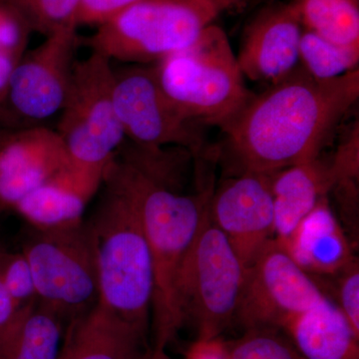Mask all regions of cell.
I'll use <instances>...</instances> for the list:
<instances>
[{"instance_id":"6da1fadb","label":"cell","mask_w":359,"mask_h":359,"mask_svg":"<svg viewBox=\"0 0 359 359\" xmlns=\"http://www.w3.org/2000/svg\"><path fill=\"white\" fill-rule=\"evenodd\" d=\"M358 98L359 69L320 80L299 66L222 128L236 173L271 175L316 159Z\"/></svg>"},{"instance_id":"7a4b0ae2","label":"cell","mask_w":359,"mask_h":359,"mask_svg":"<svg viewBox=\"0 0 359 359\" xmlns=\"http://www.w3.org/2000/svg\"><path fill=\"white\" fill-rule=\"evenodd\" d=\"M100 202L88 222L95 245L99 304L122 320L149 330L152 259L129 168L114 155L103 174Z\"/></svg>"},{"instance_id":"3957f363","label":"cell","mask_w":359,"mask_h":359,"mask_svg":"<svg viewBox=\"0 0 359 359\" xmlns=\"http://www.w3.org/2000/svg\"><path fill=\"white\" fill-rule=\"evenodd\" d=\"M116 154L129 168L152 259L153 347L166 349L184 325L178 301L180 273L209 211L212 191L178 192L173 180L139 156L123 150Z\"/></svg>"},{"instance_id":"277c9868","label":"cell","mask_w":359,"mask_h":359,"mask_svg":"<svg viewBox=\"0 0 359 359\" xmlns=\"http://www.w3.org/2000/svg\"><path fill=\"white\" fill-rule=\"evenodd\" d=\"M153 67L167 98L198 124L223 128L254 95L245 86L228 35L214 23L190 46Z\"/></svg>"},{"instance_id":"5b68a950","label":"cell","mask_w":359,"mask_h":359,"mask_svg":"<svg viewBox=\"0 0 359 359\" xmlns=\"http://www.w3.org/2000/svg\"><path fill=\"white\" fill-rule=\"evenodd\" d=\"M228 9L224 0H143L97 28L86 43L111 61L157 63L193 44Z\"/></svg>"},{"instance_id":"8992f818","label":"cell","mask_w":359,"mask_h":359,"mask_svg":"<svg viewBox=\"0 0 359 359\" xmlns=\"http://www.w3.org/2000/svg\"><path fill=\"white\" fill-rule=\"evenodd\" d=\"M111 63L93 51L76 61L56 130L71 169L101 184L106 166L126 139L116 113Z\"/></svg>"},{"instance_id":"52a82bcc","label":"cell","mask_w":359,"mask_h":359,"mask_svg":"<svg viewBox=\"0 0 359 359\" xmlns=\"http://www.w3.org/2000/svg\"><path fill=\"white\" fill-rule=\"evenodd\" d=\"M245 271L208 211L182 266L178 283L184 323H193L197 339L219 337L233 325Z\"/></svg>"},{"instance_id":"ba28073f","label":"cell","mask_w":359,"mask_h":359,"mask_svg":"<svg viewBox=\"0 0 359 359\" xmlns=\"http://www.w3.org/2000/svg\"><path fill=\"white\" fill-rule=\"evenodd\" d=\"M21 252L32 269L39 304L66 325L99 304L95 245L88 224L57 230L33 229Z\"/></svg>"},{"instance_id":"9c48e42d","label":"cell","mask_w":359,"mask_h":359,"mask_svg":"<svg viewBox=\"0 0 359 359\" xmlns=\"http://www.w3.org/2000/svg\"><path fill=\"white\" fill-rule=\"evenodd\" d=\"M79 45L76 28H70L46 37L37 48L23 54L0 107V127L42 126L45 120L61 112Z\"/></svg>"},{"instance_id":"30bf717a","label":"cell","mask_w":359,"mask_h":359,"mask_svg":"<svg viewBox=\"0 0 359 359\" xmlns=\"http://www.w3.org/2000/svg\"><path fill=\"white\" fill-rule=\"evenodd\" d=\"M114 73L115 109L126 139L142 147L176 145L194 156L202 152L199 124L167 98L153 66L131 65Z\"/></svg>"},{"instance_id":"8fae6325","label":"cell","mask_w":359,"mask_h":359,"mask_svg":"<svg viewBox=\"0 0 359 359\" xmlns=\"http://www.w3.org/2000/svg\"><path fill=\"white\" fill-rule=\"evenodd\" d=\"M325 297L313 276L273 238L247 268L233 323L244 330H280L285 321Z\"/></svg>"},{"instance_id":"7c38bea8","label":"cell","mask_w":359,"mask_h":359,"mask_svg":"<svg viewBox=\"0 0 359 359\" xmlns=\"http://www.w3.org/2000/svg\"><path fill=\"white\" fill-rule=\"evenodd\" d=\"M210 217L245 269L275 238L271 175L240 172L212 193Z\"/></svg>"},{"instance_id":"4fadbf2b","label":"cell","mask_w":359,"mask_h":359,"mask_svg":"<svg viewBox=\"0 0 359 359\" xmlns=\"http://www.w3.org/2000/svg\"><path fill=\"white\" fill-rule=\"evenodd\" d=\"M302 32L290 2L264 6L245 27L237 55L245 78L271 86L289 77L301 66Z\"/></svg>"},{"instance_id":"5bb4252c","label":"cell","mask_w":359,"mask_h":359,"mask_svg":"<svg viewBox=\"0 0 359 359\" xmlns=\"http://www.w3.org/2000/svg\"><path fill=\"white\" fill-rule=\"evenodd\" d=\"M69 166L63 142L44 126L8 130L0 143V208L21 199Z\"/></svg>"},{"instance_id":"9a60e30c","label":"cell","mask_w":359,"mask_h":359,"mask_svg":"<svg viewBox=\"0 0 359 359\" xmlns=\"http://www.w3.org/2000/svg\"><path fill=\"white\" fill-rule=\"evenodd\" d=\"M151 349L148 330L98 304L66 325L57 359H146Z\"/></svg>"},{"instance_id":"2e32d148","label":"cell","mask_w":359,"mask_h":359,"mask_svg":"<svg viewBox=\"0 0 359 359\" xmlns=\"http://www.w3.org/2000/svg\"><path fill=\"white\" fill-rule=\"evenodd\" d=\"M282 245L295 263L311 276L337 275L355 259L327 196L302 219Z\"/></svg>"},{"instance_id":"e0dca14e","label":"cell","mask_w":359,"mask_h":359,"mask_svg":"<svg viewBox=\"0 0 359 359\" xmlns=\"http://www.w3.org/2000/svg\"><path fill=\"white\" fill-rule=\"evenodd\" d=\"M280 330L304 359H359V337L327 297L285 321Z\"/></svg>"},{"instance_id":"ac0fdd59","label":"cell","mask_w":359,"mask_h":359,"mask_svg":"<svg viewBox=\"0 0 359 359\" xmlns=\"http://www.w3.org/2000/svg\"><path fill=\"white\" fill-rule=\"evenodd\" d=\"M100 184L69 166L33 190L13 208L36 230H57L83 223L87 203Z\"/></svg>"},{"instance_id":"d6986e66","label":"cell","mask_w":359,"mask_h":359,"mask_svg":"<svg viewBox=\"0 0 359 359\" xmlns=\"http://www.w3.org/2000/svg\"><path fill=\"white\" fill-rule=\"evenodd\" d=\"M275 238L285 244L302 219L332 191L327 164L318 158L271 175Z\"/></svg>"},{"instance_id":"ffe728a7","label":"cell","mask_w":359,"mask_h":359,"mask_svg":"<svg viewBox=\"0 0 359 359\" xmlns=\"http://www.w3.org/2000/svg\"><path fill=\"white\" fill-rule=\"evenodd\" d=\"M65 321L39 301L20 309L0 347V359H57Z\"/></svg>"},{"instance_id":"44dd1931","label":"cell","mask_w":359,"mask_h":359,"mask_svg":"<svg viewBox=\"0 0 359 359\" xmlns=\"http://www.w3.org/2000/svg\"><path fill=\"white\" fill-rule=\"evenodd\" d=\"M304 29L344 46H359V0H290Z\"/></svg>"},{"instance_id":"7402d4cb","label":"cell","mask_w":359,"mask_h":359,"mask_svg":"<svg viewBox=\"0 0 359 359\" xmlns=\"http://www.w3.org/2000/svg\"><path fill=\"white\" fill-rule=\"evenodd\" d=\"M299 62L316 79H334L358 69L359 46L337 44L304 29L299 43Z\"/></svg>"},{"instance_id":"603a6c76","label":"cell","mask_w":359,"mask_h":359,"mask_svg":"<svg viewBox=\"0 0 359 359\" xmlns=\"http://www.w3.org/2000/svg\"><path fill=\"white\" fill-rule=\"evenodd\" d=\"M22 16L32 32L45 37L76 28L80 0H1Z\"/></svg>"},{"instance_id":"cb8c5ba5","label":"cell","mask_w":359,"mask_h":359,"mask_svg":"<svg viewBox=\"0 0 359 359\" xmlns=\"http://www.w3.org/2000/svg\"><path fill=\"white\" fill-rule=\"evenodd\" d=\"M230 359H304L287 335L275 327L244 330L238 339L226 341Z\"/></svg>"},{"instance_id":"d4e9b609","label":"cell","mask_w":359,"mask_h":359,"mask_svg":"<svg viewBox=\"0 0 359 359\" xmlns=\"http://www.w3.org/2000/svg\"><path fill=\"white\" fill-rule=\"evenodd\" d=\"M328 166L332 188L344 191V199L354 202L358 199L359 178V125L354 123L340 142L334 159Z\"/></svg>"},{"instance_id":"484cf974","label":"cell","mask_w":359,"mask_h":359,"mask_svg":"<svg viewBox=\"0 0 359 359\" xmlns=\"http://www.w3.org/2000/svg\"><path fill=\"white\" fill-rule=\"evenodd\" d=\"M0 283L18 311L39 301L32 269L22 252L0 250Z\"/></svg>"},{"instance_id":"4316f807","label":"cell","mask_w":359,"mask_h":359,"mask_svg":"<svg viewBox=\"0 0 359 359\" xmlns=\"http://www.w3.org/2000/svg\"><path fill=\"white\" fill-rule=\"evenodd\" d=\"M337 302L353 332L359 337V266L354 259L337 275Z\"/></svg>"},{"instance_id":"83f0119b","label":"cell","mask_w":359,"mask_h":359,"mask_svg":"<svg viewBox=\"0 0 359 359\" xmlns=\"http://www.w3.org/2000/svg\"><path fill=\"white\" fill-rule=\"evenodd\" d=\"M32 32L22 16L0 0V50L22 56Z\"/></svg>"},{"instance_id":"f1b7e54d","label":"cell","mask_w":359,"mask_h":359,"mask_svg":"<svg viewBox=\"0 0 359 359\" xmlns=\"http://www.w3.org/2000/svg\"><path fill=\"white\" fill-rule=\"evenodd\" d=\"M143 0H80L75 25L100 27Z\"/></svg>"},{"instance_id":"f546056e","label":"cell","mask_w":359,"mask_h":359,"mask_svg":"<svg viewBox=\"0 0 359 359\" xmlns=\"http://www.w3.org/2000/svg\"><path fill=\"white\" fill-rule=\"evenodd\" d=\"M184 359H230L226 341L221 337L212 339H197L189 347Z\"/></svg>"},{"instance_id":"4dcf8cb0","label":"cell","mask_w":359,"mask_h":359,"mask_svg":"<svg viewBox=\"0 0 359 359\" xmlns=\"http://www.w3.org/2000/svg\"><path fill=\"white\" fill-rule=\"evenodd\" d=\"M18 311L0 283V347L11 330Z\"/></svg>"},{"instance_id":"1f68e13d","label":"cell","mask_w":359,"mask_h":359,"mask_svg":"<svg viewBox=\"0 0 359 359\" xmlns=\"http://www.w3.org/2000/svg\"><path fill=\"white\" fill-rule=\"evenodd\" d=\"M22 56L0 50V107L6 99L7 88L13 71Z\"/></svg>"},{"instance_id":"d6a6232c","label":"cell","mask_w":359,"mask_h":359,"mask_svg":"<svg viewBox=\"0 0 359 359\" xmlns=\"http://www.w3.org/2000/svg\"><path fill=\"white\" fill-rule=\"evenodd\" d=\"M146 359H171L166 353V349L155 348L152 347L150 353Z\"/></svg>"},{"instance_id":"836d02e7","label":"cell","mask_w":359,"mask_h":359,"mask_svg":"<svg viewBox=\"0 0 359 359\" xmlns=\"http://www.w3.org/2000/svg\"><path fill=\"white\" fill-rule=\"evenodd\" d=\"M229 9H242L247 6L248 0H224Z\"/></svg>"},{"instance_id":"e575fe53","label":"cell","mask_w":359,"mask_h":359,"mask_svg":"<svg viewBox=\"0 0 359 359\" xmlns=\"http://www.w3.org/2000/svg\"><path fill=\"white\" fill-rule=\"evenodd\" d=\"M8 130L9 129L2 128V127H0V143H1V141L4 140V136H6Z\"/></svg>"},{"instance_id":"d590c367","label":"cell","mask_w":359,"mask_h":359,"mask_svg":"<svg viewBox=\"0 0 359 359\" xmlns=\"http://www.w3.org/2000/svg\"><path fill=\"white\" fill-rule=\"evenodd\" d=\"M255 4H261V2L269 1V0H254Z\"/></svg>"}]
</instances>
